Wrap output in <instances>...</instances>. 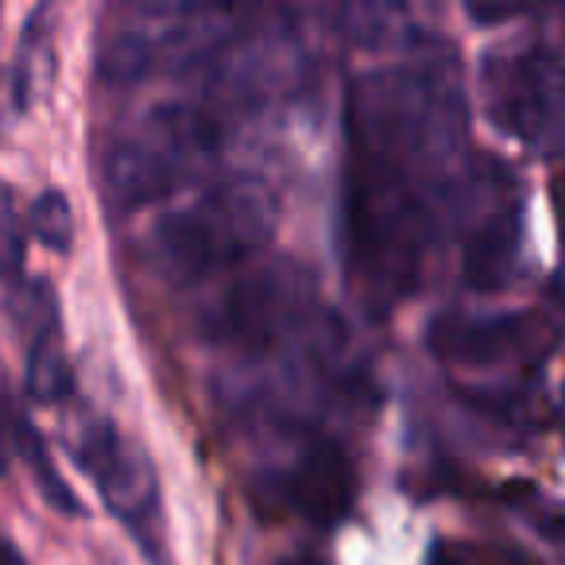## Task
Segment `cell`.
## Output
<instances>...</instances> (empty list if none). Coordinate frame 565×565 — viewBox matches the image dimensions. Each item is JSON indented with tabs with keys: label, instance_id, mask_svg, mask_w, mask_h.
Here are the masks:
<instances>
[{
	"label": "cell",
	"instance_id": "6da1fadb",
	"mask_svg": "<svg viewBox=\"0 0 565 565\" xmlns=\"http://www.w3.org/2000/svg\"><path fill=\"white\" fill-rule=\"evenodd\" d=\"M345 264L372 302L418 287L423 259L461 213L469 105L449 63L369 71L345 102Z\"/></svg>",
	"mask_w": 565,
	"mask_h": 565
},
{
	"label": "cell",
	"instance_id": "7a4b0ae2",
	"mask_svg": "<svg viewBox=\"0 0 565 565\" xmlns=\"http://www.w3.org/2000/svg\"><path fill=\"white\" fill-rule=\"evenodd\" d=\"M221 117L190 102H167L148 109L117 136L102 156V194L109 210L136 213L159 198L202 179L221 156Z\"/></svg>",
	"mask_w": 565,
	"mask_h": 565
},
{
	"label": "cell",
	"instance_id": "3957f363",
	"mask_svg": "<svg viewBox=\"0 0 565 565\" xmlns=\"http://www.w3.org/2000/svg\"><path fill=\"white\" fill-rule=\"evenodd\" d=\"M275 221L279 205L271 190L259 179L236 174L156 221L151 244L167 271L198 282L252 264L275 236Z\"/></svg>",
	"mask_w": 565,
	"mask_h": 565
},
{
	"label": "cell",
	"instance_id": "277c9868",
	"mask_svg": "<svg viewBox=\"0 0 565 565\" xmlns=\"http://www.w3.org/2000/svg\"><path fill=\"white\" fill-rule=\"evenodd\" d=\"M248 20V12L140 4L125 12L117 28H105L102 47H97V74L109 86H132L151 74L205 63L244 40Z\"/></svg>",
	"mask_w": 565,
	"mask_h": 565
},
{
	"label": "cell",
	"instance_id": "5b68a950",
	"mask_svg": "<svg viewBox=\"0 0 565 565\" xmlns=\"http://www.w3.org/2000/svg\"><path fill=\"white\" fill-rule=\"evenodd\" d=\"M318 279L302 259L267 256L244 267L225 291L205 307L198 333L210 345L241 353H279L287 338L315 322Z\"/></svg>",
	"mask_w": 565,
	"mask_h": 565
},
{
	"label": "cell",
	"instance_id": "8992f818",
	"mask_svg": "<svg viewBox=\"0 0 565 565\" xmlns=\"http://www.w3.org/2000/svg\"><path fill=\"white\" fill-rule=\"evenodd\" d=\"M480 94L495 128L534 151L565 143V63L542 40L484 51Z\"/></svg>",
	"mask_w": 565,
	"mask_h": 565
},
{
	"label": "cell",
	"instance_id": "52a82bcc",
	"mask_svg": "<svg viewBox=\"0 0 565 565\" xmlns=\"http://www.w3.org/2000/svg\"><path fill=\"white\" fill-rule=\"evenodd\" d=\"M74 457L94 477L105 508L140 539L148 554H159V472L143 441L117 430L109 415H89L74 434Z\"/></svg>",
	"mask_w": 565,
	"mask_h": 565
},
{
	"label": "cell",
	"instance_id": "ba28073f",
	"mask_svg": "<svg viewBox=\"0 0 565 565\" xmlns=\"http://www.w3.org/2000/svg\"><path fill=\"white\" fill-rule=\"evenodd\" d=\"M542 326L531 315H457L446 310L426 326V349L449 369H495L526 361L539 349Z\"/></svg>",
	"mask_w": 565,
	"mask_h": 565
},
{
	"label": "cell",
	"instance_id": "9c48e42d",
	"mask_svg": "<svg viewBox=\"0 0 565 565\" xmlns=\"http://www.w3.org/2000/svg\"><path fill=\"white\" fill-rule=\"evenodd\" d=\"M275 495L282 508L315 523L318 531H333L356 503V469L338 441L322 438L302 449L282 477H275Z\"/></svg>",
	"mask_w": 565,
	"mask_h": 565
},
{
	"label": "cell",
	"instance_id": "30bf717a",
	"mask_svg": "<svg viewBox=\"0 0 565 565\" xmlns=\"http://www.w3.org/2000/svg\"><path fill=\"white\" fill-rule=\"evenodd\" d=\"M523 198L515 190L495 194L492 205L465 233L461 275L472 291H500V287H508L519 267V256H523Z\"/></svg>",
	"mask_w": 565,
	"mask_h": 565
},
{
	"label": "cell",
	"instance_id": "8fae6325",
	"mask_svg": "<svg viewBox=\"0 0 565 565\" xmlns=\"http://www.w3.org/2000/svg\"><path fill=\"white\" fill-rule=\"evenodd\" d=\"M51 78H55V47H51V32H47V9H35L24 24V40H20L17 51V66H12L17 109H32L47 94Z\"/></svg>",
	"mask_w": 565,
	"mask_h": 565
},
{
	"label": "cell",
	"instance_id": "7c38bea8",
	"mask_svg": "<svg viewBox=\"0 0 565 565\" xmlns=\"http://www.w3.org/2000/svg\"><path fill=\"white\" fill-rule=\"evenodd\" d=\"M17 454L28 461V469H32V480H35V488H40L43 500H47V508H55L58 515H86L82 500L74 495L71 480L58 472V465H55V457H51L47 441L40 438V430H35V426L28 423L24 415L17 418Z\"/></svg>",
	"mask_w": 565,
	"mask_h": 565
},
{
	"label": "cell",
	"instance_id": "4fadbf2b",
	"mask_svg": "<svg viewBox=\"0 0 565 565\" xmlns=\"http://www.w3.org/2000/svg\"><path fill=\"white\" fill-rule=\"evenodd\" d=\"M24 384L35 403H58L71 395L74 376H71V361H66L63 341H58V326H47V330L32 333Z\"/></svg>",
	"mask_w": 565,
	"mask_h": 565
},
{
	"label": "cell",
	"instance_id": "5bb4252c",
	"mask_svg": "<svg viewBox=\"0 0 565 565\" xmlns=\"http://www.w3.org/2000/svg\"><path fill=\"white\" fill-rule=\"evenodd\" d=\"M28 225H32L35 241H40L43 248L58 252V256H66V252L74 248V205L63 190H43V194H35L32 210H28Z\"/></svg>",
	"mask_w": 565,
	"mask_h": 565
},
{
	"label": "cell",
	"instance_id": "9a60e30c",
	"mask_svg": "<svg viewBox=\"0 0 565 565\" xmlns=\"http://www.w3.org/2000/svg\"><path fill=\"white\" fill-rule=\"evenodd\" d=\"M24 259H28L24 221H20L12 190L0 186V282H12V287H17L20 275H24Z\"/></svg>",
	"mask_w": 565,
	"mask_h": 565
},
{
	"label": "cell",
	"instance_id": "2e32d148",
	"mask_svg": "<svg viewBox=\"0 0 565 565\" xmlns=\"http://www.w3.org/2000/svg\"><path fill=\"white\" fill-rule=\"evenodd\" d=\"M17 418H20V411L12 407L9 392L0 384V472L9 469L12 454H17Z\"/></svg>",
	"mask_w": 565,
	"mask_h": 565
},
{
	"label": "cell",
	"instance_id": "e0dca14e",
	"mask_svg": "<svg viewBox=\"0 0 565 565\" xmlns=\"http://www.w3.org/2000/svg\"><path fill=\"white\" fill-rule=\"evenodd\" d=\"M515 17H526V9H472V20H484V24H503Z\"/></svg>",
	"mask_w": 565,
	"mask_h": 565
},
{
	"label": "cell",
	"instance_id": "ac0fdd59",
	"mask_svg": "<svg viewBox=\"0 0 565 565\" xmlns=\"http://www.w3.org/2000/svg\"><path fill=\"white\" fill-rule=\"evenodd\" d=\"M430 565H465V562L449 546H434L430 550Z\"/></svg>",
	"mask_w": 565,
	"mask_h": 565
},
{
	"label": "cell",
	"instance_id": "d6986e66",
	"mask_svg": "<svg viewBox=\"0 0 565 565\" xmlns=\"http://www.w3.org/2000/svg\"><path fill=\"white\" fill-rule=\"evenodd\" d=\"M0 565H28L24 557H20V550L12 546L9 539H0Z\"/></svg>",
	"mask_w": 565,
	"mask_h": 565
},
{
	"label": "cell",
	"instance_id": "ffe728a7",
	"mask_svg": "<svg viewBox=\"0 0 565 565\" xmlns=\"http://www.w3.org/2000/svg\"><path fill=\"white\" fill-rule=\"evenodd\" d=\"M279 565H322V562H315V557H287V562H279Z\"/></svg>",
	"mask_w": 565,
	"mask_h": 565
}]
</instances>
